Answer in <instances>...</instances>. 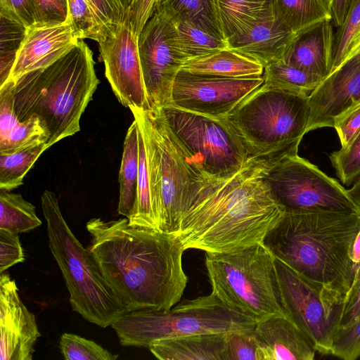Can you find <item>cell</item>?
Segmentation results:
<instances>
[{"mask_svg": "<svg viewBox=\"0 0 360 360\" xmlns=\"http://www.w3.org/2000/svg\"><path fill=\"white\" fill-rule=\"evenodd\" d=\"M87 249L127 312L168 310L181 298L188 282L185 249L172 233L131 225L128 219H91Z\"/></svg>", "mask_w": 360, "mask_h": 360, "instance_id": "obj_1", "label": "cell"}, {"mask_svg": "<svg viewBox=\"0 0 360 360\" xmlns=\"http://www.w3.org/2000/svg\"><path fill=\"white\" fill-rule=\"evenodd\" d=\"M274 158H249L226 179L201 181L174 234L185 250L219 253L263 243L285 214L265 175Z\"/></svg>", "mask_w": 360, "mask_h": 360, "instance_id": "obj_2", "label": "cell"}, {"mask_svg": "<svg viewBox=\"0 0 360 360\" xmlns=\"http://www.w3.org/2000/svg\"><path fill=\"white\" fill-rule=\"evenodd\" d=\"M360 214L285 212L263 243L288 266L345 298L352 285V244Z\"/></svg>", "mask_w": 360, "mask_h": 360, "instance_id": "obj_3", "label": "cell"}, {"mask_svg": "<svg viewBox=\"0 0 360 360\" xmlns=\"http://www.w3.org/2000/svg\"><path fill=\"white\" fill-rule=\"evenodd\" d=\"M93 53L83 39L49 66L13 82L14 110L20 122L37 116L47 129L50 148L80 131V118L99 80Z\"/></svg>", "mask_w": 360, "mask_h": 360, "instance_id": "obj_4", "label": "cell"}, {"mask_svg": "<svg viewBox=\"0 0 360 360\" xmlns=\"http://www.w3.org/2000/svg\"><path fill=\"white\" fill-rule=\"evenodd\" d=\"M309 95L263 84L221 120L238 138L249 158L297 153L307 132Z\"/></svg>", "mask_w": 360, "mask_h": 360, "instance_id": "obj_5", "label": "cell"}, {"mask_svg": "<svg viewBox=\"0 0 360 360\" xmlns=\"http://www.w3.org/2000/svg\"><path fill=\"white\" fill-rule=\"evenodd\" d=\"M41 200L49 246L62 272L72 310L101 328L111 326L127 313V310L108 284L89 250L70 230L56 195L46 190Z\"/></svg>", "mask_w": 360, "mask_h": 360, "instance_id": "obj_6", "label": "cell"}, {"mask_svg": "<svg viewBox=\"0 0 360 360\" xmlns=\"http://www.w3.org/2000/svg\"><path fill=\"white\" fill-rule=\"evenodd\" d=\"M212 292L256 323L286 316L283 308L276 258L263 243L226 252L205 254Z\"/></svg>", "mask_w": 360, "mask_h": 360, "instance_id": "obj_7", "label": "cell"}, {"mask_svg": "<svg viewBox=\"0 0 360 360\" xmlns=\"http://www.w3.org/2000/svg\"><path fill=\"white\" fill-rule=\"evenodd\" d=\"M141 131L159 229L174 234L202 176L189 165L158 110L129 108Z\"/></svg>", "mask_w": 360, "mask_h": 360, "instance_id": "obj_8", "label": "cell"}, {"mask_svg": "<svg viewBox=\"0 0 360 360\" xmlns=\"http://www.w3.org/2000/svg\"><path fill=\"white\" fill-rule=\"evenodd\" d=\"M256 322L214 293L186 300L168 310H135L111 325L121 345L148 347L154 342L191 335L253 330Z\"/></svg>", "mask_w": 360, "mask_h": 360, "instance_id": "obj_9", "label": "cell"}, {"mask_svg": "<svg viewBox=\"0 0 360 360\" xmlns=\"http://www.w3.org/2000/svg\"><path fill=\"white\" fill-rule=\"evenodd\" d=\"M157 110L181 147L189 165L203 177H230L249 159L240 141L221 119L172 105Z\"/></svg>", "mask_w": 360, "mask_h": 360, "instance_id": "obj_10", "label": "cell"}, {"mask_svg": "<svg viewBox=\"0 0 360 360\" xmlns=\"http://www.w3.org/2000/svg\"><path fill=\"white\" fill-rule=\"evenodd\" d=\"M265 179L285 212L360 214V206L347 190L297 153L273 160Z\"/></svg>", "mask_w": 360, "mask_h": 360, "instance_id": "obj_11", "label": "cell"}, {"mask_svg": "<svg viewBox=\"0 0 360 360\" xmlns=\"http://www.w3.org/2000/svg\"><path fill=\"white\" fill-rule=\"evenodd\" d=\"M276 269L287 318L304 333L316 352L331 354L333 337L340 326L345 297L276 258Z\"/></svg>", "mask_w": 360, "mask_h": 360, "instance_id": "obj_12", "label": "cell"}, {"mask_svg": "<svg viewBox=\"0 0 360 360\" xmlns=\"http://www.w3.org/2000/svg\"><path fill=\"white\" fill-rule=\"evenodd\" d=\"M138 46L150 109L169 105L174 79L184 63L176 44L174 23L155 11L138 37Z\"/></svg>", "mask_w": 360, "mask_h": 360, "instance_id": "obj_13", "label": "cell"}, {"mask_svg": "<svg viewBox=\"0 0 360 360\" xmlns=\"http://www.w3.org/2000/svg\"><path fill=\"white\" fill-rule=\"evenodd\" d=\"M264 82L262 75L233 78L180 70L173 83L169 105L221 119Z\"/></svg>", "mask_w": 360, "mask_h": 360, "instance_id": "obj_14", "label": "cell"}, {"mask_svg": "<svg viewBox=\"0 0 360 360\" xmlns=\"http://www.w3.org/2000/svg\"><path fill=\"white\" fill-rule=\"evenodd\" d=\"M105 65V75L119 102L150 110L143 83L139 53L138 36L129 20L112 34L98 42Z\"/></svg>", "mask_w": 360, "mask_h": 360, "instance_id": "obj_15", "label": "cell"}, {"mask_svg": "<svg viewBox=\"0 0 360 360\" xmlns=\"http://www.w3.org/2000/svg\"><path fill=\"white\" fill-rule=\"evenodd\" d=\"M34 315L20 298L14 280L0 274V360H32L40 337Z\"/></svg>", "mask_w": 360, "mask_h": 360, "instance_id": "obj_16", "label": "cell"}, {"mask_svg": "<svg viewBox=\"0 0 360 360\" xmlns=\"http://www.w3.org/2000/svg\"><path fill=\"white\" fill-rule=\"evenodd\" d=\"M307 132L333 127L334 119L360 101V53L347 58L309 95Z\"/></svg>", "mask_w": 360, "mask_h": 360, "instance_id": "obj_17", "label": "cell"}, {"mask_svg": "<svg viewBox=\"0 0 360 360\" xmlns=\"http://www.w3.org/2000/svg\"><path fill=\"white\" fill-rule=\"evenodd\" d=\"M78 40L70 19L61 24L27 27L6 82L49 66L68 53Z\"/></svg>", "mask_w": 360, "mask_h": 360, "instance_id": "obj_18", "label": "cell"}, {"mask_svg": "<svg viewBox=\"0 0 360 360\" xmlns=\"http://www.w3.org/2000/svg\"><path fill=\"white\" fill-rule=\"evenodd\" d=\"M333 42L331 20H323L295 34L283 61L324 79L333 70Z\"/></svg>", "mask_w": 360, "mask_h": 360, "instance_id": "obj_19", "label": "cell"}, {"mask_svg": "<svg viewBox=\"0 0 360 360\" xmlns=\"http://www.w3.org/2000/svg\"><path fill=\"white\" fill-rule=\"evenodd\" d=\"M253 331L262 360H312L315 356L314 345L285 316L259 321Z\"/></svg>", "mask_w": 360, "mask_h": 360, "instance_id": "obj_20", "label": "cell"}, {"mask_svg": "<svg viewBox=\"0 0 360 360\" xmlns=\"http://www.w3.org/2000/svg\"><path fill=\"white\" fill-rule=\"evenodd\" d=\"M294 36L276 20L271 9L247 31L227 43L230 49L257 60L264 68L283 60Z\"/></svg>", "mask_w": 360, "mask_h": 360, "instance_id": "obj_21", "label": "cell"}, {"mask_svg": "<svg viewBox=\"0 0 360 360\" xmlns=\"http://www.w3.org/2000/svg\"><path fill=\"white\" fill-rule=\"evenodd\" d=\"M224 336L208 333L162 339L148 349L160 360H224Z\"/></svg>", "mask_w": 360, "mask_h": 360, "instance_id": "obj_22", "label": "cell"}, {"mask_svg": "<svg viewBox=\"0 0 360 360\" xmlns=\"http://www.w3.org/2000/svg\"><path fill=\"white\" fill-rule=\"evenodd\" d=\"M181 70L193 74L233 78L262 76L264 72L261 63L229 46L187 60Z\"/></svg>", "mask_w": 360, "mask_h": 360, "instance_id": "obj_23", "label": "cell"}, {"mask_svg": "<svg viewBox=\"0 0 360 360\" xmlns=\"http://www.w3.org/2000/svg\"><path fill=\"white\" fill-rule=\"evenodd\" d=\"M155 11L163 14L172 22H188L224 39L216 0H158Z\"/></svg>", "mask_w": 360, "mask_h": 360, "instance_id": "obj_24", "label": "cell"}, {"mask_svg": "<svg viewBox=\"0 0 360 360\" xmlns=\"http://www.w3.org/2000/svg\"><path fill=\"white\" fill-rule=\"evenodd\" d=\"M139 134L135 120L129 127L123 147L119 173L120 197L117 212L130 219L135 214L138 200Z\"/></svg>", "mask_w": 360, "mask_h": 360, "instance_id": "obj_25", "label": "cell"}, {"mask_svg": "<svg viewBox=\"0 0 360 360\" xmlns=\"http://www.w3.org/2000/svg\"><path fill=\"white\" fill-rule=\"evenodd\" d=\"M224 39L237 37L270 11V0H216Z\"/></svg>", "mask_w": 360, "mask_h": 360, "instance_id": "obj_26", "label": "cell"}, {"mask_svg": "<svg viewBox=\"0 0 360 360\" xmlns=\"http://www.w3.org/2000/svg\"><path fill=\"white\" fill-rule=\"evenodd\" d=\"M276 20L294 34L325 19L331 20L330 0H270Z\"/></svg>", "mask_w": 360, "mask_h": 360, "instance_id": "obj_27", "label": "cell"}, {"mask_svg": "<svg viewBox=\"0 0 360 360\" xmlns=\"http://www.w3.org/2000/svg\"><path fill=\"white\" fill-rule=\"evenodd\" d=\"M0 228L20 233L29 232L42 222L35 207L20 194L0 189Z\"/></svg>", "mask_w": 360, "mask_h": 360, "instance_id": "obj_28", "label": "cell"}, {"mask_svg": "<svg viewBox=\"0 0 360 360\" xmlns=\"http://www.w3.org/2000/svg\"><path fill=\"white\" fill-rule=\"evenodd\" d=\"M262 76L268 86L305 94L312 92L323 80L283 60L265 66Z\"/></svg>", "mask_w": 360, "mask_h": 360, "instance_id": "obj_29", "label": "cell"}, {"mask_svg": "<svg viewBox=\"0 0 360 360\" xmlns=\"http://www.w3.org/2000/svg\"><path fill=\"white\" fill-rule=\"evenodd\" d=\"M47 148L41 143L8 153H0V189L11 191L21 186L23 179Z\"/></svg>", "mask_w": 360, "mask_h": 360, "instance_id": "obj_30", "label": "cell"}, {"mask_svg": "<svg viewBox=\"0 0 360 360\" xmlns=\"http://www.w3.org/2000/svg\"><path fill=\"white\" fill-rule=\"evenodd\" d=\"M173 23L177 49L184 62L228 47L226 40L217 38L188 22Z\"/></svg>", "mask_w": 360, "mask_h": 360, "instance_id": "obj_31", "label": "cell"}, {"mask_svg": "<svg viewBox=\"0 0 360 360\" xmlns=\"http://www.w3.org/2000/svg\"><path fill=\"white\" fill-rule=\"evenodd\" d=\"M68 15L79 39L100 42L110 34L96 14L90 0H68Z\"/></svg>", "mask_w": 360, "mask_h": 360, "instance_id": "obj_32", "label": "cell"}, {"mask_svg": "<svg viewBox=\"0 0 360 360\" xmlns=\"http://www.w3.org/2000/svg\"><path fill=\"white\" fill-rule=\"evenodd\" d=\"M1 19L0 86L8 80L27 27L2 15Z\"/></svg>", "mask_w": 360, "mask_h": 360, "instance_id": "obj_33", "label": "cell"}, {"mask_svg": "<svg viewBox=\"0 0 360 360\" xmlns=\"http://www.w3.org/2000/svg\"><path fill=\"white\" fill-rule=\"evenodd\" d=\"M59 347L66 360H115L119 356L92 340L68 333L60 336Z\"/></svg>", "mask_w": 360, "mask_h": 360, "instance_id": "obj_34", "label": "cell"}, {"mask_svg": "<svg viewBox=\"0 0 360 360\" xmlns=\"http://www.w3.org/2000/svg\"><path fill=\"white\" fill-rule=\"evenodd\" d=\"M49 132L37 116H32L20 122L9 134L5 146L0 153H8L41 143H46Z\"/></svg>", "mask_w": 360, "mask_h": 360, "instance_id": "obj_35", "label": "cell"}, {"mask_svg": "<svg viewBox=\"0 0 360 360\" xmlns=\"http://www.w3.org/2000/svg\"><path fill=\"white\" fill-rule=\"evenodd\" d=\"M330 160L340 180L350 185L360 177V131L341 149L333 152Z\"/></svg>", "mask_w": 360, "mask_h": 360, "instance_id": "obj_36", "label": "cell"}, {"mask_svg": "<svg viewBox=\"0 0 360 360\" xmlns=\"http://www.w3.org/2000/svg\"><path fill=\"white\" fill-rule=\"evenodd\" d=\"M360 27V0H350L343 23L334 34L333 70L345 60L350 42Z\"/></svg>", "mask_w": 360, "mask_h": 360, "instance_id": "obj_37", "label": "cell"}, {"mask_svg": "<svg viewBox=\"0 0 360 360\" xmlns=\"http://www.w3.org/2000/svg\"><path fill=\"white\" fill-rule=\"evenodd\" d=\"M254 329L225 333L224 360H262Z\"/></svg>", "mask_w": 360, "mask_h": 360, "instance_id": "obj_38", "label": "cell"}, {"mask_svg": "<svg viewBox=\"0 0 360 360\" xmlns=\"http://www.w3.org/2000/svg\"><path fill=\"white\" fill-rule=\"evenodd\" d=\"M331 354L345 360L360 357V317L337 329L333 337Z\"/></svg>", "mask_w": 360, "mask_h": 360, "instance_id": "obj_39", "label": "cell"}, {"mask_svg": "<svg viewBox=\"0 0 360 360\" xmlns=\"http://www.w3.org/2000/svg\"><path fill=\"white\" fill-rule=\"evenodd\" d=\"M19 122L14 110L13 82L0 86V148H3L13 128Z\"/></svg>", "mask_w": 360, "mask_h": 360, "instance_id": "obj_40", "label": "cell"}, {"mask_svg": "<svg viewBox=\"0 0 360 360\" xmlns=\"http://www.w3.org/2000/svg\"><path fill=\"white\" fill-rule=\"evenodd\" d=\"M24 260L18 233L0 228V274Z\"/></svg>", "mask_w": 360, "mask_h": 360, "instance_id": "obj_41", "label": "cell"}, {"mask_svg": "<svg viewBox=\"0 0 360 360\" xmlns=\"http://www.w3.org/2000/svg\"><path fill=\"white\" fill-rule=\"evenodd\" d=\"M0 15L30 27L36 24L34 0H0Z\"/></svg>", "mask_w": 360, "mask_h": 360, "instance_id": "obj_42", "label": "cell"}, {"mask_svg": "<svg viewBox=\"0 0 360 360\" xmlns=\"http://www.w3.org/2000/svg\"><path fill=\"white\" fill-rule=\"evenodd\" d=\"M35 25H54L69 20L68 0H34Z\"/></svg>", "mask_w": 360, "mask_h": 360, "instance_id": "obj_43", "label": "cell"}, {"mask_svg": "<svg viewBox=\"0 0 360 360\" xmlns=\"http://www.w3.org/2000/svg\"><path fill=\"white\" fill-rule=\"evenodd\" d=\"M333 128L338 133L341 147L345 146L360 131V101L335 117Z\"/></svg>", "mask_w": 360, "mask_h": 360, "instance_id": "obj_44", "label": "cell"}, {"mask_svg": "<svg viewBox=\"0 0 360 360\" xmlns=\"http://www.w3.org/2000/svg\"><path fill=\"white\" fill-rule=\"evenodd\" d=\"M96 14L111 34L124 19L125 11L120 0H90Z\"/></svg>", "mask_w": 360, "mask_h": 360, "instance_id": "obj_45", "label": "cell"}, {"mask_svg": "<svg viewBox=\"0 0 360 360\" xmlns=\"http://www.w3.org/2000/svg\"><path fill=\"white\" fill-rule=\"evenodd\" d=\"M157 2L158 0H131L124 17L130 22L138 37L155 11Z\"/></svg>", "mask_w": 360, "mask_h": 360, "instance_id": "obj_46", "label": "cell"}, {"mask_svg": "<svg viewBox=\"0 0 360 360\" xmlns=\"http://www.w3.org/2000/svg\"><path fill=\"white\" fill-rule=\"evenodd\" d=\"M360 317V279L351 287L345 298L339 328L345 327Z\"/></svg>", "mask_w": 360, "mask_h": 360, "instance_id": "obj_47", "label": "cell"}, {"mask_svg": "<svg viewBox=\"0 0 360 360\" xmlns=\"http://www.w3.org/2000/svg\"><path fill=\"white\" fill-rule=\"evenodd\" d=\"M331 4V23L340 27L343 23L350 0H330Z\"/></svg>", "mask_w": 360, "mask_h": 360, "instance_id": "obj_48", "label": "cell"}, {"mask_svg": "<svg viewBox=\"0 0 360 360\" xmlns=\"http://www.w3.org/2000/svg\"><path fill=\"white\" fill-rule=\"evenodd\" d=\"M360 53V27L354 35L345 60Z\"/></svg>", "mask_w": 360, "mask_h": 360, "instance_id": "obj_49", "label": "cell"}, {"mask_svg": "<svg viewBox=\"0 0 360 360\" xmlns=\"http://www.w3.org/2000/svg\"><path fill=\"white\" fill-rule=\"evenodd\" d=\"M347 191L351 198L360 206V177L354 181L353 186Z\"/></svg>", "mask_w": 360, "mask_h": 360, "instance_id": "obj_50", "label": "cell"}, {"mask_svg": "<svg viewBox=\"0 0 360 360\" xmlns=\"http://www.w3.org/2000/svg\"><path fill=\"white\" fill-rule=\"evenodd\" d=\"M120 1L121 3L124 11H126L130 4L131 0H120Z\"/></svg>", "mask_w": 360, "mask_h": 360, "instance_id": "obj_51", "label": "cell"}]
</instances>
